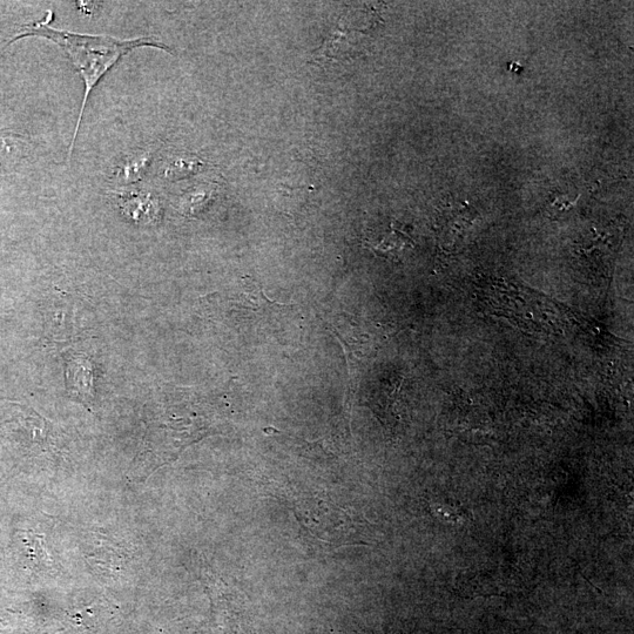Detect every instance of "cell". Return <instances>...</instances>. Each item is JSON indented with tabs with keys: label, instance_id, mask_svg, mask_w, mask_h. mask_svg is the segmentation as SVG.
I'll list each match as a JSON object with an SVG mask.
<instances>
[{
	"label": "cell",
	"instance_id": "1",
	"mask_svg": "<svg viewBox=\"0 0 634 634\" xmlns=\"http://www.w3.org/2000/svg\"><path fill=\"white\" fill-rule=\"evenodd\" d=\"M53 12L46 13V18L25 24L13 38L10 44L25 37H42L51 40L62 49L71 63L82 77L85 84V94L80 110L76 131L73 134V140L70 147L69 159L73 152L74 143H76L80 124L84 116L87 100L94 87L100 82V79L116 65L121 58L128 52L137 49V47L152 46L158 47L160 50L171 52L170 47L155 42L153 38H134L120 40L114 37L99 35H82V33H73L64 30L52 28L50 25L53 20Z\"/></svg>",
	"mask_w": 634,
	"mask_h": 634
},
{
	"label": "cell",
	"instance_id": "2",
	"mask_svg": "<svg viewBox=\"0 0 634 634\" xmlns=\"http://www.w3.org/2000/svg\"><path fill=\"white\" fill-rule=\"evenodd\" d=\"M120 206L128 218L138 224H148L157 219L159 206L151 195L132 192L120 197Z\"/></svg>",
	"mask_w": 634,
	"mask_h": 634
},
{
	"label": "cell",
	"instance_id": "3",
	"mask_svg": "<svg viewBox=\"0 0 634 634\" xmlns=\"http://www.w3.org/2000/svg\"><path fill=\"white\" fill-rule=\"evenodd\" d=\"M150 164L151 154L148 152L130 155L118 166L114 174L123 184H132L144 177Z\"/></svg>",
	"mask_w": 634,
	"mask_h": 634
},
{
	"label": "cell",
	"instance_id": "4",
	"mask_svg": "<svg viewBox=\"0 0 634 634\" xmlns=\"http://www.w3.org/2000/svg\"><path fill=\"white\" fill-rule=\"evenodd\" d=\"M16 140L0 138V170H4L6 164L16 161L18 147Z\"/></svg>",
	"mask_w": 634,
	"mask_h": 634
}]
</instances>
